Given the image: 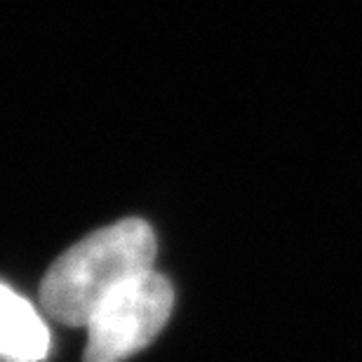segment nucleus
<instances>
[{
    "label": "nucleus",
    "instance_id": "obj_1",
    "mask_svg": "<svg viewBox=\"0 0 362 362\" xmlns=\"http://www.w3.org/2000/svg\"><path fill=\"white\" fill-rule=\"evenodd\" d=\"M156 233L144 219L104 226L54 259L40 282V303L64 325H88L99 303L122 282L153 269Z\"/></svg>",
    "mask_w": 362,
    "mask_h": 362
},
{
    "label": "nucleus",
    "instance_id": "obj_2",
    "mask_svg": "<svg viewBox=\"0 0 362 362\" xmlns=\"http://www.w3.org/2000/svg\"><path fill=\"white\" fill-rule=\"evenodd\" d=\"M175 289L153 269L115 287L94 310L83 362H122L153 341L170 320Z\"/></svg>",
    "mask_w": 362,
    "mask_h": 362
},
{
    "label": "nucleus",
    "instance_id": "obj_3",
    "mask_svg": "<svg viewBox=\"0 0 362 362\" xmlns=\"http://www.w3.org/2000/svg\"><path fill=\"white\" fill-rule=\"evenodd\" d=\"M49 351V329L31 303L0 282V358L7 362H42Z\"/></svg>",
    "mask_w": 362,
    "mask_h": 362
}]
</instances>
